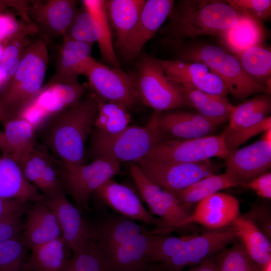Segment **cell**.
Wrapping results in <instances>:
<instances>
[{
  "label": "cell",
  "mask_w": 271,
  "mask_h": 271,
  "mask_svg": "<svg viewBox=\"0 0 271 271\" xmlns=\"http://www.w3.org/2000/svg\"><path fill=\"white\" fill-rule=\"evenodd\" d=\"M97 109V96L87 92L79 101L52 117L37 131L41 145L65 164H85V145L94 127Z\"/></svg>",
  "instance_id": "cell-1"
},
{
  "label": "cell",
  "mask_w": 271,
  "mask_h": 271,
  "mask_svg": "<svg viewBox=\"0 0 271 271\" xmlns=\"http://www.w3.org/2000/svg\"><path fill=\"white\" fill-rule=\"evenodd\" d=\"M243 16L222 0H179L159 32L171 46L202 36L220 37Z\"/></svg>",
  "instance_id": "cell-2"
},
{
  "label": "cell",
  "mask_w": 271,
  "mask_h": 271,
  "mask_svg": "<svg viewBox=\"0 0 271 271\" xmlns=\"http://www.w3.org/2000/svg\"><path fill=\"white\" fill-rule=\"evenodd\" d=\"M49 55L47 42L42 38L25 49L19 67L0 91L1 122L19 117L43 87Z\"/></svg>",
  "instance_id": "cell-3"
},
{
  "label": "cell",
  "mask_w": 271,
  "mask_h": 271,
  "mask_svg": "<svg viewBox=\"0 0 271 271\" xmlns=\"http://www.w3.org/2000/svg\"><path fill=\"white\" fill-rule=\"evenodd\" d=\"M158 112L155 111L144 126L128 125L121 131L106 134L94 128L89 137V152L93 159L105 158L116 161L136 163L166 140L157 124Z\"/></svg>",
  "instance_id": "cell-4"
},
{
  "label": "cell",
  "mask_w": 271,
  "mask_h": 271,
  "mask_svg": "<svg viewBox=\"0 0 271 271\" xmlns=\"http://www.w3.org/2000/svg\"><path fill=\"white\" fill-rule=\"evenodd\" d=\"M174 48L178 50L176 60L204 64L220 77L229 94L237 99H244L254 93H270L246 73L234 54L220 46L198 43Z\"/></svg>",
  "instance_id": "cell-5"
},
{
  "label": "cell",
  "mask_w": 271,
  "mask_h": 271,
  "mask_svg": "<svg viewBox=\"0 0 271 271\" xmlns=\"http://www.w3.org/2000/svg\"><path fill=\"white\" fill-rule=\"evenodd\" d=\"M237 240L230 225L181 237L169 236L167 260L159 264L164 271H182L198 265L216 255Z\"/></svg>",
  "instance_id": "cell-6"
},
{
  "label": "cell",
  "mask_w": 271,
  "mask_h": 271,
  "mask_svg": "<svg viewBox=\"0 0 271 271\" xmlns=\"http://www.w3.org/2000/svg\"><path fill=\"white\" fill-rule=\"evenodd\" d=\"M53 162L64 193L80 210L88 208L91 196L120 168L119 163L105 158L94 159L89 164L70 165L53 157Z\"/></svg>",
  "instance_id": "cell-7"
},
{
  "label": "cell",
  "mask_w": 271,
  "mask_h": 271,
  "mask_svg": "<svg viewBox=\"0 0 271 271\" xmlns=\"http://www.w3.org/2000/svg\"><path fill=\"white\" fill-rule=\"evenodd\" d=\"M138 58L134 75L139 100L158 112L185 105L180 86L170 79L157 58L142 55Z\"/></svg>",
  "instance_id": "cell-8"
},
{
  "label": "cell",
  "mask_w": 271,
  "mask_h": 271,
  "mask_svg": "<svg viewBox=\"0 0 271 271\" xmlns=\"http://www.w3.org/2000/svg\"><path fill=\"white\" fill-rule=\"evenodd\" d=\"M63 36L87 43L97 42L102 59L108 66L121 69L113 45L106 1L84 0Z\"/></svg>",
  "instance_id": "cell-9"
},
{
  "label": "cell",
  "mask_w": 271,
  "mask_h": 271,
  "mask_svg": "<svg viewBox=\"0 0 271 271\" xmlns=\"http://www.w3.org/2000/svg\"><path fill=\"white\" fill-rule=\"evenodd\" d=\"M135 163L150 180L175 196L194 183L216 174L217 172V167L209 160L184 163L143 159Z\"/></svg>",
  "instance_id": "cell-10"
},
{
  "label": "cell",
  "mask_w": 271,
  "mask_h": 271,
  "mask_svg": "<svg viewBox=\"0 0 271 271\" xmlns=\"http://www.w3.org/2000/svg\"><path fill=\"white\" fill-rule=\"evenodd\" d=\"M129 171L150 212L158 216L163 223V229H154L151 232L167 234L178 229L181 223L191 214L190 208L183 205L175 195L150 180L136 163L130 165Z\"/></svg>",
  "instance_id": "cell-11"
},
{
  "label": "cell",
  "mask_w": 271,
  "mask_h": 271,
  "mask_svg": "<svg viewBox=\"0 0 271 271\" xmlns=\"http://www.w3.org/2000/svg\"><path fill=\"white\" fill-rule=\"evenodd\" d=\"M228 155L223 137L208 136L186 140H166L144 159L158 162L193 163L213 157L225 160Z\"/></svg>",
  "instance_id": "cell-12"
},
{
  "label": "cell",
  "mask_w": 271,
  "mask_h": 271,
  "mask_svg": "<svg viewBox=\"0 0 271 271\" xmlns=\"http://www.w3.org/2000/svg\"><path fill=\"white\" fill-rule=\"evenodd\" d=\"M88 86L100 99L120 103L128 109L139 100L134 73L106 65L94 60L84 72Z\"/></svg>",
  "instance_id": "cell-13"
},
{
  "label": "cell",
  "mask_w": 271,
  "mask_h": 271,
  "mask_svg": "<svg viewBox=\"0 0 271 271\" xmlns=\"http://www.w3.org/2000/svg\"><path fill=\"white\" fill-rule=\"evenodd\" d=\"M88 89V85L80 83L74 85L48 83L19 117L28 121L37 132L52 117L79 101Z\"/></svg>",
  "instance_id": "cell-14"
},
{
  "label": "cell",
  "mask_w": 271,
  "mask_h": 271,
  "mask_svg": "<svg viewBox=\"0 0 271 271\" xmlns=\"http://www.w3.org/2000/svg\"><path fill=\"white\" fill-rule=\"evenodd\" d=\"M224 173L240 185L266 172L271 166V128L257 141L229 154Z\"/></svg>",
  "instance_id": "cell-15"
},
{
  "label": "cell",
  "mask_w": 271,
  "mask_h": 271,
  "mask_svg": "<svg viewBox=\"0 0 271 271\" xmlns=\"http://www.w3.org/2000/svg\"><path fill=\"white\" fill-rule=\"evenodd\" d=\"M32 2L27 10L28 19L46 42L65 34L78 10L75 0Z\"/></svg>",
  "instance_id": "cell-16"
},
{
  "label": "cell",
  "mask_w": 271,
  "mask_h": 271,
  "mask_svg": "<svg viewBox=\"0 0 271 271\" xmlns=\"http://www.w3.org/2000/svg\"><path fill=\"white\" fill-rule=\"evenodd\" d=\"M158 60L170 79L179 86L223 97L229 94L224 81L202 63Z\"/></svg>",
  "instance_id": "cell-17"
},
{
  "label": "cell",
  "mask_w": 271,
  "mask_h": 271,
  "mask_svg": "<svg viewBox=\"0 0 271 271\" xmlns=\"http://www.w3.org/2000/svg\"><path fill=\"white\" fill-rule=\"evenodd\" d=\"M174 3V0H146L137 25L119 52L125 60L132 61L138 58L167 20Z\"/></svg>",
  "instance_id": "cell-18"
},
{
  "label": "cell",
  "mask_w": 271,
  "mask_h": 271,
  "mask_svg": "<svg viewBox=\"0 0 271 271\" xmlns=\"http://www.w3.org/2000/svg\"><path fill=\"white\" fill-rule=\"evenodd\" d=\"M239 215L238 199L230 194L217 192L199 201L178 229H190L195 223L208 230L221 229L229 226Z\"/></svg>",
  "instance_id": "cell-19"
},
{
  "label": "cell",
  "mask_w": 271,
  "mask_h": 271,
  "mask_svg": "<svg viewBox=\"0 0 271 271\" xmlns=\"http://www.w3.org/2000/svg\"><path fill=\"white\" fill-rule=\"evenodd\" d=\"M44 201L55 213L61 237L72 252L94 238L93 226L83 219L80 210L69 201L64 192L52 198H45Z\"/></svg>",
  "instance_id": "cell-20"
},
{
  "label": "cell",
  "mask_w": 271,
  "mask_h": 271,
  "mask_svg": "<svg viewBox=\"0 0 271 271\" xmlns=\"http://www.w3.org/2000/svg\"><path fill=\"white\" fill-rule=\"evenodd\" d=\"M99 199L120 215L134 221L164 228L160 219L155 217L143 205L135 192L128 186L112 179L102 184L96 191Z\"/></svg>",
  "instance_id": "cell-21"
},
{
  "label": "cell",
  "mask_w": 271,
  "mask_h": 271,
  "mask_svg": "<svg viewBox=\"0 0 271 271\" xmlns=\"http://www.w3.org/2000/svg\"><path fill=\"white\" fill-rule=\"evenodd\" d=\"M56 59L55 72L48 83L65 85L79 83L78 77L95 60L91 56L93 44L63 36Z\"/></svg>",
  "instance_id": "cell-22"
},
{
  "label": "cell",
  "mask_w": 271,
  "mask_h": 271,
  "mask_svg": "<svg viewBox=\"0 0 271 271\" xmlns=\"http://www.w3.org/2000/svg\"><path fill=\"white\" fill-rule=\"evenodd\" d=\"M157 124L166 137L169 136L178 140L211 136L218 126L198 113L184 111L159 112Z\"/></svg>",
  "instance_id": "cell-23"
},
{
  "label": "cell",
  "mask_w": 271,
  "mask_h": 271,
  "mask_svg": "<svg viewBox=\"0 0 271 271\" xmlns=\"http://www.w3.org/2000/svg\"><path fill=\"white\" fill-rule=\"evenodd\" d=\"M44 200L33 202L26 212L22 238L30 249L62 235L57 218Z\"/></svg>",
  "instance_id": "cell-24"
},
{
  "label": "cell",
  "mask_w": 271,
  "mask_h": 271,
  "mask_svg": "<svg viewBox=\"0 0 271 271\" xmlns=\"http://www.w3.org/2000/svg\"><path fill=\"white\" fill-rule=\"evenodd\" d=\"M0 197L27 202L45 199L25 177L18 161L2 154L0 156Z\"/></svg>",
  "instance_id": "cell-25"
},
{
  "label": "cell",
  "mask_w": 271,
  "mask_h": 271,
  "mask_svg": "<svg viewBox=\"0 0 271 271\" xmlns=\"http://www.w3.org/2000/svg\"><path fill=\"white\" fill-rule=\"evenodd\" d=\"M149 241L146 229L105 255L108 271H144L149 265Z\"/></svg>",
  "instance_id": "cell-26"
},
{
  "label": "cell",
  "mask_w": 271,
  "mask_h": 271,
  "mask_svg": "<svg viewBox=\"0 0 271 271\" xmlns=\"http://www.w3.org/2000/svg\"><path fill=\"white\" fill-rule=\"evenodd\" d=\"M93 229L94 239L106 255L140 234L145 228L136 221L119 215L106 217Z\"/></svg>",
  "instance_id": "cell-27"
},
{
  "label": "cell",
  "mask_w": 271,
  "mask_h": 271,
  "mask_svg": "<svg viewBox=\"0 0 271 271\" xmlns=\"http://www.w3.org/2000/svg\"><path fill=\"white\" fill-rule=\"evenodd\" d=\"M2 154L20 161L33 152L37 146V132L34 126L22 117L4 123Z\"/></svg>",
  "instance_id": "cell-28"
},
{
  "label": "cell",
  "mask_w": 271,
  "mask_h": 271,
  "mask_svg": "<svg viewBox=\"0 0 271 271\" xmlns=\"http://www.w3.org/2000/svg\"><path fill=\"white\" fill-rule=\"evenodd\" d=\"M146 0L106 1L110 24L116 37V48L120 52L133 31Z\"/></svg>",
  "instance_id": "cell-29"
},
{
  "label": "cell",
  "mask_w": 271,
  "mask_h": 271,
  "mask_svg": "<svg viewBox=\"0 0 271 271\" xmlns=\"http://www.w3.org/2000/svg\"><path fill=\"white\" fill-rule=\"evenodd\" d=\"M185 105L218 125L228 121L235 106L226 97L214 95L181 86Z\"/></svg>",
  "instance_id": "cell-30"
},
{
  "label": "cell",
  "mask_w": 271,
  "mask_h": 271,
  "mask_svg": "<svg viewBox=\"0 0 271 271\" xmlns=\"http://www.w3.org/2000/svg\"><path fill=\"white\" fill-rule=\"evenodd\" d=\"M230 225L248 255L259 267L271 261L270 240L251 220L239 215Z\"/></svg>",
  "instance_id": "cell-31"
},
{
  "label": "cell",
  "mask_w": 271,
  "mask_h": 271,
  "mask_svg": "<svg viewBox=\"0 0 271 271\" xmlns=\"http://www.w3.org/2000/svg\"><path fill=\"white\" fill-rule=\"evenodd\" d=\"M220 37L230 52L236 55L249 48L261 45L264 31L261 22L243 15Z\"/></svg>",
  "instance_id": "cell-32"
},
{
  "label": "cell",
  "mask_w": 271,
  "mask_h": 271,
  "mask_svg": "<svg viewBox=\"0 0 271 271\" xmlns=\"http://www.w3.org/2000/svg\"><path fill=\"white\" fill-rule=\"evenodd\" d=\"M31 250L24 271H61L70 258L69 249L62 237Z\"/></svg>",
  "instance_id": "cell-33"
},
{
  "label": "cell",
  "mask_w": 271,
  "mask_h": 271,
  "mask_svg": "<svg viewBox=\"0 0 271 271\" xmlns=\"http://www.w3.org/2000/svg\"><path fill=\"white\" fill-rule=\"evenodd\" d=\"M246 73L270 91L271 51L261 45L235 55Z\"/></svg>",
  "instance_id": "cell-34"
},
{
  "label": "cell",
  "mask_w": 271,
  "mask_h": 271,
  "mask_svg": "<svg viewBox=\"0 0 271 271\" xmlns=\"http://www.w3.org/2000/svg\"><path fill=\"white\" fill-rule=\"evenodd\" d=\"M97 99L94 129L106 134H114L129 125L130 117L127 108L118 103Z\"/></svg>",
  "instance_id": "cell-35"
},
{
  "label": "cell",
  "mask_w": 271,
  "mask_h": 271,
  "mask_svg": "<svg viewBox=\"0 0 271 271\" xmlns=\"http://www.w3.org/2000/svg\"><path fill=\"white\" fill-rule=\"evenodd\" d=\"M238 186L225 174H214L191 185L176 196L185 206H190L219 191Z\"/></svg>",
  "instance_id": "cell-36"
},
{
  "label": "cell",
  "mask_w": 271,
  "mask_h": 271,
  "mask_svg": "<svg viewBox=\"0 0 271 271\" xmlns=\"http://www.w3.org/2000/svg\"><path fill=\"white\" fill-rule=\"evenodd\" d=\"M61 271H108L104 254L94 239L72 252Z\"/></svg>",
  "instance_id": "cell-37"
},
{
  "label": "cell",
  "mask_w": 271,
  "mask_h": 271,
  "mask_svg": "<svg viewBox=\"0 0 271 271\" xmlns=\"http://www.w3.org/2000/svg\"><path fill=\"white\" fill-rule=\"evenodd\" d=\"M215 257L218 271H259L240 242L224 248Z\"/></svg>",
  "instance_id": "cell-38"
},
{
  "label": "cell",
  "mask_w": 271,
  "mask_h": 271,
  "mask_svg": "<svg viewBox=\"0 0 271 271\" xmlns=\"http://www.w3.org/2000/svg\"><path fill=\"white\" fill-rule=\"evenodd\" d=\"M27 248L22 235L0 243V271H24Z\"/></svg>",
  "instance_id": "cell-39"
},
{
  "label": "cell",
  "mask_w": 271,
  "mask_h": 271,
  "mask_svg": "<svg viewBox=\"0 0 271 271\" xmlns=\"http://www.w3.org/2000/svg\"><path fill=\"white\" fill-rule=\"evenodd\" d=\"M37 149L43 184L42 194L45 198H52L64 192L53 164V156L41 145H38Z\"/></svg>",
  "instance_id": "cell-40"
},
{
  "label": "cell",
  "mask_w": 271,
  "mask_h": 271,
  "mask_svg": "<svg viewBox=\"0 0 271 271\" xmlns=\"http://www.w3.org/2000/svg\"><path fill=\"white\" fill-rule=\"evenodd\" d=\"M266 110H271V100L268 94H264L247 100L235 106L225 128L235 129L240 126L246 120L259 112Z\"/></svg>",
  "instance_id": "cell-41"
},
{
  "label": "cell",
  "mask_w": 271,
  "mask_h": 271,
  "mask_svg": "<svg viewBox=\"0 0 271 271\" xmlns=\"http://www.w3.org/2000/svg\"><path fill=\"white\" fill-rule=\"evenodd\" d=\"M269 128H271L270 115L251 125L241 126L233 130L225 129L221 135L224 139L229 155L252 137L263 133Z\"/></svg>",
  "instance_id": "cell-42"
},
{
  "label": "cell",
  "mask_w": 271,
  "mask_h": 271,
  "mask_svg": "<svg viewBox=\"0 0 271 271\" xmlns=\"http://www.w3.org/2000/svg\"><path fill=\"white\" fill-rule=\"evenodd\" d=\"M4 8L0 9V43L37 33L36 28L29 21L19 20L12 13L3 12Z\"/></svg>",
  "instance_id": "cell-43"
},
{
  "label": "cell",
  "mask_w": 271,
  "mask_h": 271,
  "mask_svg": "<svg viewBox=\"0 0 271 271\" xmlns=\"http://www.w3.org/2000/svg\"><path fill=\"white\" fill-rule=\"evenodd\" d=\"M226 2L240 13L260 22L270 17V0H227Z\"/></svg>",
  "instance_id": "cell-44"
},
{
  "label": "cell",
  "mask_w": 271,
  "mask_h": 271,
  "mask_svg": "<svg viewBox=\"0 0 271 271\" xmlns=\"http://www.w3.org/2000/svg\"><path fill=\"white\" fill-rule=\"evenodd\" d=\"M27 37L17 38L10 40L4 46L2 60L0 63V80L5 85L7 82L6 68L11 61L22 56V54L29 45Z\"/></svg>",
  "instance_id": "cell-45"
},
{
  "label": "cell",
  "mask_w": 271,
  "mask_h": 271,
  "mask_svg": "<svg viewBox=\"0 0 271 271\" xmlns=\"http://www.w3.org/2000/svg\"><path fill=\"white\" fill-rule=\"evenodd\" d=\"M37 146L32 153L18 162L25 177L42 193L43 184Z\"/></svg>",
  "instance_id": "cell-46"
},
{
  "label": "cell",
  "mask_w": 271,
  "mask_h": 271,
  "mask_svg": "<svg viewBox=\"0 0 271 271\" xmlns=\"http://www.w3.org/2000/svg\"><path fill=\"white\" fill-rule=\"evenodd\" d=\"M268 208L264 206H256L244 216L251 220L270 240V216Z\"/></svg>",
  "instance_id": "cell-47"
},
{
  "label": "cell",
  "mask_w": 271,
  "mask_h": 271,
  "mask_svg": "<svg viewBox=\"0 0 271 271\" xmlns=\"http://www.w3.org/2000/svg\"><path fill=\"white\" fill-rule=\"evenodd\" d=\"M24 227L22 217L0 219V243L22 235Z\"/></svg>",
  "instance_id": "cell-48"
},
{
  "label": "cell",
  "mask_w": 271,
  "mask_h": 271,
  "mask_svg": "<svg viewBox=\"0 0 271 271\" xmlns=\"http://www.w3.org/2000/svg\"><path fill=\"white\" fill-rule=\"evenodd\" d=\"M29 202L17 199H9L0 197V219L22 217L26 213Z\"/></svg>",
  "instance_id": "cell-49"
},
{
  "label": "cell",
  "mask_w": 271,
  "mask_h": 271,
  "mask_svg": "<svg viewBox=\"0 0 271 271\" xmlns=\"http://www.w3.org/2000/svg\"><path fill=\"white\" fill-rule=\"evenodd\" d=\"M240 186L251 189L260 197L269 200L271 199V173L270 172H266Z\"/></svg>",
  "instance_id": "cell-50"
},
{
  "label": "cell",
  "mask_w": 271,
  "mask_h": 271,
  "mask_svg": "<svg viewBox=\"0 0 271 271\" xmlns=\"http://www.w3.org/2000/svg\"><path fill=\"white\" fill-rule=\"evenodd\" d=\"M215 255L184 271H218Z\"/></svg>",
  "instance_id": "cell-51"
},
{
  "label": "cell",
  "mask_w": 271,
  "mask_h": 271,
  "mask_svg": "<svg viewBox=\"0 0 271 271\" xmlns=\"http://www.w3.org/2000/svg\"><path fill=\"white\" fill-rule=\"evenodd\" d=\"M144 271H164L160 265L152 266L148 265V267Z\"/></svg>",
  "instance_id": "cell-52"
},
{
  "label": "cell",
  "mask_w": 271,
  "mask_h": 271,
  "mask_svg": "<svg viewBox=\"0 0 271 271\" xmlns=\"http://www.w3.org/2000/svg\"><path fill=\"white\" fill-rule=\"evenodd\" d=\"M259 271H271V261L259 267Z\"/></svg>",
  "instance_id": "cell-53"
},
{
  "label": "cell",
  "mask_w": 271,
  "mask_h": 271,
  "mask_svg": "<svg viewBox=\"0 0 271 271\" xmlns=\"http://www.w3.org/2000/svg\"><path fill=\"white\" fill-rule=\"evenodd\" d=\"M4 49V46L3 43H0V63L2 60Z\"/></svg>",
  "instance_id": "cell-54"
},
{
  "label": "cell",
  "mask_w": 271,
  "mask_h": 271,
  "mask_svg": "<svg viewBox=\"0 0 271 271\" xmlns=\"http://www.w3.org/2000/svg\"><path fill=\"white\" fill-rule=\"evenodd\" d=\"M3 143V131L0 130V150H1Z\"/></svg>",
  "instance_id": "cell-55"
},
{
  "label": "cell",
  "mask_w": 271,
  "mask_h": 271,
  "mask_svg": "<svg viewBox=\"0 0 271 271\" xmlns=\"http://www.w3.org/2000/svg\"><path fill=\"white\" fill-rule=\"evenodd\" d=\"M3 87H4V85L2 83V82H1V81L0 80V91L3 88Z\"/></svg>",
  "instance_id": "cell-56"
},
{
  "label": "cell",
  "mask_w": 271,
  "mask_h": 271,
  "mask_svg": "<svg viewBox=\"0 0 271 271\" xmlns=\"http://www.w3.org/2000/svg\"><path fill=\"white\" fill-rule=\"evenodd\" d=\"M2 120V110H1V106L0 103V121L1 122Z\"/></svg>",
  "instance_id": "cell-57"
}]
</instances>
